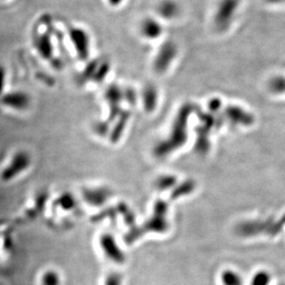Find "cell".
Returning <instances> with one entry per match:
<instances>
[{"mask_svg": "<svg viewBox=\"0 0 285 285\" xmlns=\"http://www.w3.org/2000/svg\"><path fill=\"white\" fill-rule=\"evenodd\" d=\"M32 158L28 153L20 151L15 153L10 159V162L0 172V179L3 182L8 183L14 180L30 167Z\"/></svg>", "mask_w": 285, "mask_h": 285, "instance_id": "cell-1", "label": "cell"}, {"mask_svg": "<svg viewBox=\"0 0 285 285\" xmlns=\"http://www.w3.org/2000/svg\"><path fill=\"white\" fill-rule=\"evenodd\" d=\"M69 38L79 59L87 60L90 55V37L81 28L71 27L69 30Z\"/></svg>", "mask_w": 285, "mask_h": 285, "instance_id": "cell-2", "label": "cell"}, {"mask_svg": "<svg viewBox=\"0 0 285 285\" xmlns=\"http://www.w3.org/2000/svg\"><path fill=\"white\" fill-rule=\"evenodd\" d=\"M99 246L103 254L111 261L116 263H122L125 260L123 252L118 246L113 236L108 233H104L99 237Z\"/></svg>", "mask_w": 285, "mask_h": 285, "instance_id": "cell-3", "label": "cell"}, {"mask_svg": "<svg viewBox=\"0 0 285 285\" xmlns=\"http://www.w3.org/2000/svg\"><path fill=\"white\" fill-rule=\"evenodd\" d=\"M0 101L3 105L20 111L28 108L31 98L28 94L23 92H11L2 95Z\"/></svg>", "mask_w": 285, "mask_h": 285, "instance_id": "cell-4", "label": "cell"}, {"mask_svg": "<svg viewBox=\"0 0 285 285\" xmlns=\"http://www.w3.org/2000/svg\"><path fill=\"white\" fill-rule=\"evenodd\" d=\"M84 201L92 207H99L104 204L110 197V192L103 187L85 188L82 192Z\"/></svg>", "mask_w": 285, "mask_h": 285, "instance_id": "cell-5", "label": "cell"}, {"mask_svg": "<svg viewBox=\"0 0 285 285\" xmlns=\"http://www.w3.org/2000/svg\"><path fill=\"white\" fill-rule=\"evenodd\" d=\"M35 47L40 55L45 60H52L54 56V47L49 34L40 35L35 41Z\"/></svg>", "mask_w": 285, "mask_h": 285, "instance_id": "cell-6", "label": "cell"}, {"mask_svg": "<svg viewBox=\"0 0 285 285\" xmlns=\"http://www.w3.org/2000/svg\"><path fill=\"white\" fill-rule=\"evenodd\" d=\"M61 278L58 271L54 270H48L44 271V274L41 277V285H60Z\"/></svg>", "mask_w": 285, "mask_h": 285, "instance_id": "cell-7", "label": "cell"}, {"mask_svg": "<svg viewBox=\"0 0 285 285\" xmlns=\"http://www.w3.org/2000/svg\"><path fill=\"white\" fill-rule=\"evenodd\" d=\"M56 205L65 211H71L76 207V201L69 193H64L58 198Z\"/></svg>", "mask_w": 285, "mask_h": 285, "instance_id": "cell-8", "label": "cell"}, {"mask_svg": "<svg viewBox=\"0 0 285 285\" xmlns=\"http://www.w3.org/2000/svg\"><path fill=\"white\" fill-rule=\"evenodd\" d=\"M110 67L107 63H103V64H99L98 68L95 70L94 72V77H93V80L94 82H102L103 79L107 76L109 72Z\"/></svg>", "mask_w": 285, "mask_h": 285, "instance_id": "cell-9", "label": "cell"}, {"mask_svg": "<svg viewBox=\"0 0 285 285\" xmlns=\"http://www.w3.org/2000/svg\"><path fill=\"white\" fill-rule=\"evenodd\" d=\"M99 66V62L97 60H94L92 62L89 63L88 66L84 69L82 73H81V76H80V79L83 80V81H86L88 79H93L94 77V72L95 70L97 69Z\"/></svg>", "mask_w": 285, "mask_h": 285, "instance_id": "cell-10", "label": "cell"}, {"mask_svg": "<svg viewBox=\"0 0 285 285\" xmlns=\"http://www.w3.org/2000/svg\"><path fill=\"white\" fill-rule=\"evenodd\" d=\"M94 129L100 136H105L108 131V122H98L95 124Z\"/></svg>", "mask_w": 285, "mask_h": 285, "instance_id": "cell-11", "label": "cell"}, {"mask_svg": "<svg viewBox=\"0 0 285 285\" xmlns=\"http://www.w3.org/2000/svg\"><path fill=\"white\" fill-rule=\"evenodd\" d=\"M120 283H121L120 276L118 274H111L105 280L104 285H120Z\"/></svg>", "mask_w": 285, "mask_h": 285, "instance_id": "cell-12", "label": "cell"}, {"mask_svg": "<svg viewBox=\"0 0 285 285\" xmlns=\"http://www.w3.org/2000/svg\"><path fill=\"white\" fill-rule=\"evenodd\" d=\"M4 86H5V70L2 67H0V98L3 94Z\"/></svg>", "mask_w": 285, "mask_h": 285, "instance_id": "cell-13", "label": "cell"}, {"mask_svg": "<svg viewBox=\"0 0 285 285\" xmlns=\"http://www.w3.org/2000/svg\"><path fill=\"white\" fill-rule=\"evenodd\" d=\"M111 6H118L122 3L123 0H107Z\"/></svg>", "mask_w": 285, "mask_h": 285, "instance_id": "cell-14", "label": "cell"}, {"mask_svg": "<svg viewBox=\"0 0 285 285\" xmlns=\"http://www.w3.org/2000/svg\"><path fill=\"white\" fill-rule=\"evenodd\" d=\"M271 2H280V1H283V0H270Z\"/></svg>", "mask_w": 285, "mask_h": 285, "instance_id": "cell-15", "label": "cell"}]
</instances>
